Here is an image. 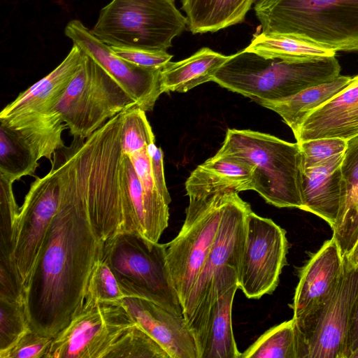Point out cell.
<instances>
[{
	"mask_svg": "<svg viewBox=\"0 0 358 358\" xmlns=\"http://www.w3.org/2000/svg\"><path fill=\"white\" fill-rule=\"evenodd\" d=\"M50 163L58 171L59 205L24 300L30 328L54 337L81 308L102 242L88 213L89 148L72 142L58 150Z\"/></svg>",
	"mask_w": 358,
	"mask_h": 358,
	"instance_id": "1",
	"label": "cell"
},
{
	"mask_svg": "<svg viewBox=\"0 0 358 358\" xmlns=\"http://www.w3.org/2000/svg\"><path fill=\"white\" fill-rule=\"evenodd\" d=\"M335 56L288 61L242 50L229 55L212 81L234 92L259 100H278L341 76Z\"/></svg>",
	"mask_w": 358,
	"mask_h": 358,
	"instance_id": "2",
	"label": "cell"
},
{
	"mask_svg": "<svg viewBox=\"0 0 358 358\" xmlns=\"http://www.w3.org/2000/svg\"><path fill=\"white\" fill-rule=\"evenodd\" d=\"M254 9L262 33L358 52V0H257Z\"/></svg>",
	"mask_w": 358,
	"mask_h": 358,
	"instance_id": "3",
	"label": "cell"
},
{
	"mask_svg": "<svg viewBox=\"0 0 358 358\" xmlns=\"http://www.w3.org/2000/svg\"><path fill=\"white\" fill-rule=\"evenodd\" d=\"M217 152L252 164L251 189L268 203L302 209L303 157L298 143L250 129H228Z\"/></svg>",
	"mask_w": 358,
	"mask_h": 358,
	"instance_id": "4",
	"label": "cell"
},
{
	"mask_svg": "<svg viewBox=\"0 0 358 358\" xmlns=\"http://www.w3.org/2000/svg\"><path fill=\"white\" fill-rule=\"evenodd\" d=\"M187 26L174 0H112L90 30L109 46L166 52Z\"/></svg>",
	"mask_w": 358,
	"mask_h": 358,
	"instance_id": "5",
	"label": "cell"
},
{
	"mask_svg": "<svg viewBox=\"0 0 358 358\" xmlns=\"http://www.w3.org/2000/svg\"><path fill=\"white\" fill-rule=\"evenodd\" d=\"M232 190L187 193L189 204L183 225L178 234L164 244L167 270L182 310L215 241Z\"/></svg>",
	"mask_w": 358,
	"mask_h": 358,
	"instance_id": "6",
	"label": "cell"
},
{
	"mask_svg": "<svg viewBox=\"0 0 358 358\" xmlns=\"http://www.w3.org/2000/svg\"><path fill=\"white\" fill-rule=\"evenodd\" d=\"M99 255L125 296L145 298L183 315L167 270L164 244L122 231L102 242Z\"/></svg>",
	"mask_w": 358,
	"mask_h": 358,
	"instance_id": "7",
	"label": "cell"
},
{
	"mask_svg": "<svg viewBox=\"0 0 358 358\" xmlns=\"http://www.w3.org/2000/svg\"><path fill=\"white\" fill-rule=\"evenodd\" d=\"M250 210V205L232 190L224 206L215 241L183 310V315L195 339L199 358L203 352L217 303V277L227 265L238 268L245 242V219Z\"/></svg>",
	"mask_w": 358,
	"mask_h": 358,
	"instance_id": "8",
	"label": "cell"
},
{
	"mask_svg": "<svg viewBox=\"0 0 358 358\" xmlns=\"http://www.w3.org/2000/svg\"><path fill=\"white\" fill-rule=\"evenodd\" d=\"M134 106L136 101L127 91L85 53L55 110L73 138L86 139L110 119Z\"/></svg>",
	"mask_w": 358,
	"mask_h": 358,
	"instance_id": "9",
	"label": "cell"
},
{
	"mask_svg": "<svg viewBox=\"0 0 358 358\" xmlns=\"http://www.w3.org/2000/svg\"><path fill=\"white\" fill-rule=\"evenodd\" d=\"M136 324L121 301L84 302L53 337L46 358H110Z\"/></svg>",
	"mask_w": 358,
	"mask_h": 358,
	"instance_id": "10",
	"label": "cell"
},
{
	"mask_svg": "<svg viewBox=\"0 0 358 358\" xmlns=\"http://www.w3.org/2000/svg\"><path fill=\"white\" fill-rule=\"evenodd\" d=\"M343 258L342 273L333 294L313 313L295 321L299 336V358H345L348 336L358 301V268Z\"/></svg>",
	"mask_w": 358,
	"mask_h": 358,
	"instance_id": "11",
	"label": "cell"
},
{
	"mask_svg": "<svg viewBox=\"0 0 358 358\" xmlns=\"http://www.w3.org/2000/svg\"><path fill=\"white\" fill-rule=\"evenodd\" d=\"M60 185L56 166L36 177L20 208L14 227L12 262L23 291L27 287L57 212Z\"/></svg>",
	"mask_w": 358,
	"mask_h": 358,
	"instance_id": "12",
	"label": "cell"
},
{
	"mask_svg": "<svg viewBox=\"0 0 358 358\" xmlns=\"http://www.w3.org/2000/svg\"><path fill=\"white\" fill-rule=\"evenodd\" d=\"M286 231L271 219L250 210L245 219V236L237 268V282L248 299L272 294L287 264Z\"/></svg>",
	"mask_w": 358,
	"mask_h": 358,
	"instance_id": "13",
	"label": "cell"
},
{
	"mask_svg": "<svg viewBox=\"0 0 358 358\" xmlns=\"http://www.w3.org/2000/svg\"><path fill=\"white\" fill-rule=\"evenodd\" d=\"M65 35L114 78L138 107L145 112L153 109L164 93L160 79L162 69L140 66L118 57L80 20L70 21L65 28Z\"/></svg>",
	"mask_w": 358,
	"mask_h": 358,
	"instance_id": "14",
	"label": "cell"
},
{
	"mask_svg": "<svg viewBox=\"0 0 358 358\" xmlns=\"http://www.w3.org/2000/svg\"><path fill=\"white\" fill-rule=\"evenodd\" d=\"M343 263L344 258L332 236L303 266L290 305L296 322L313 313L330 298L339 282Z\"/></svg>",
	"mask_w": 358,
	"mask_h": 358,
	"instance_id": "15",
	"label": "cell"
},
{
	"mask_svg": "<svg viewBox=\"0 0 358 358\" xmlns=\"http://www.w3.org/2000/svg\"><path fill=\"white\" fill-rule=\"evenodd\" d=\"M136 323L156 341L171 358H199L194 337L182 314L149 299L125 296L120 300Z\"/></svg>",
	"mask_w": 358,
	"mask_h": 358,
	"instance_id": "16",
	"label": "cell"
},
{
	"mask_svg": "<svg viewBox=\"0 0 358 358\" xmlns=\"http://www.w3.org/2000/svg\"><path fill=\"white\" fill-rule=\"evenodd\" d=\"M358 136V75L306 118L294 136L300 143L322 138L348 141Z\"/></svg>",
	"mask_w": 358,
	"mask_h": 358,
	"instance_id": "17",
	"label": "cell"
},
{
	"mask_svg": "<svg viewBox=\"0 0 358 358\" xmlns=\"http://www.w3.org/2000/svg\"><path fill=\"white\" fill-rule=\"evenodd\" d=\"M85 57L83 50L73 44L67 56L54 70L21 92L2 109L0 118L17 115H48L56 113L55 106L79 71Z\"/></svg>",
	"mask_w": 358,
	"mask_h": 358,
	"instance_id": "18",
	"label": "cell"
},
{
	"mask_svg": "<svg viewBox=\"0 0 358 358\" xmlns=\"http://www.w3.org/2000/svg\"><path fill=\"white\" fill-rule=\"evenodd\" d=\"M343 155H336L322 165L303 171L301 210L320 217L331 227L336 223L347 195L341 172Z\"/></svg>",
	"mask_w": 358,
	"mask_h": 358,
	"instance_id": "19",
	"label": "cell"
},
{
	"mask_svg": "<svg viewBox=\"0 0 358 358\" xmlns=\"http://www.w3.org/2000/svg\"><path fill=\"white\" fill-rule=\"evenodd\" d=\"M217 299L201 358H241L232 328V306L238 288L237 268L228 265L217 279Z\"/></svg>",
	"mask_w": 358,
	"mask_h": 358,
	"instance_id": "20",
	"label": "cell"
},
{
	"mask_svg": "<svg viewBox=\"0 0 358 358\" xmlns=\"http://www.w3.org/2000/svg\"><path fill=\"white\" fill-rule=\"evenodd\" d=\"M253 171L254 166L245 159L217 152L191 173L186 192L250 190Z\"/></svg>",
	"mask_w": 358,
	"mask_h": 358,
	"instance_id": "21",
	"label": "cell"
},
{
	"mask_svg": "<svg viewBox=\"0 0 358 358\" xmlns=\"http://www.w3.org/2000/svg\"><path fill=\"white\" fill-rule=\"evenodd\" d=\"M341 172L347 195L331 229L332 236L345 257L358 238V136L348 141Z\"/></svg>",
	"mask_w": 358,
	"mask_h": 358,
	"instance_id": "22",
	"label": "cell"
},
{
	"mask_svg": "<svg viewBox=\"0 0 358 358\" xmlns=\"http://www.w3.org/2000/svg\"><path fill=\"white\" fill-rule=\"evenodd\" d=\"M352 79V77L341 75L332 81L305 89L287 98L259 100L256 103L278 113L295 136L309 114L346 87Z\"/></svg>",
	"mask_w": 358,
	"mask_h": 358,
	"instance_id": "23",
	"label": "cell"
},
{
	"mask_svg": "<svg viewBox=\"0 0 358 358\" xmlns=\"http://www.w3.org/2000/svg\"><path fill=\"white\" fill-rule=\"evenodd\" d=\"M229 57L208 48H202L187 59L169 62L160 73L164 92H186L212 81L213 76Z\"/></svg>",
	"mask_w": 358,
	"mask_h": 358,
	"instance_id": "24",
	"label": "cell"
},
{
	"mask_svg": "<svg viewBox=\"0 0 358 358\" xmlns=\"http://www.w3.org/2000/svg\"><path fill=\"white\" fill-rule=\"evenodd\" d=\"M257 0H181L189 30L215 32L244 21Z\"/></svg>",
	"mask_w": 358,
	"mask_h": 358,
	"instance_id": "25",
	"label": "cell"
},
{
	"mask_svg": "<svg viewBox=\"0 0 358 358\" xmlns=\"http://www.w3.org/2000/svg\"><path fill=\"white\" fill-rule=\"evenodd\" d=\"M0 122L16 131L31 147L39 159L50 162L54 154L65 146L62 133L67 127L58 113L49 115H12Z\"/></svg>",
	"mask_w": 358,
	"mask_h": 358,
	"instance_id": "26",
	"label": "cell"
},
{
	"mask_svg": "<svg viewBox=\"0 0 358 358\" xmlns=\"http://www.w3.org/2000/svg\"><path fill=\"white\" fill-rule=\"evenodd\" d=\"M245 50L266 58L296 61L335 56L336 52L303 38L277 34H254Z\"/></svg>",
	"mask_w": 358,
	"mask_h": 358,
	"instance_id": "27",
	"label": "cell"
},
{
	"mask_svg": "<svg viewBox=\"0 0 358 358\" xmlns=\"http://www.w3.org/2000/svg\"><path fill=\"white\" fill-rule=\"evenodd\" d=\"M39 158L16 131L0 122V175L15 182L33 176Z\"/></svg>",
	"mask_w": 358,
	"mask_h": 358,
	"instance_id": "28",
	"label": "cell"
},
{
	"mask_svg": "<svg viewBox=\"0 0 358 358\" xmlns=\"http://www.w3.org/2000/svg\"><path fill=\"white\" fill-rule=\"evenodd\" d=\"M241 358H299V336L295 320L275 325L261 335Z\"/></svg>",
	"mask_w": 358,
	"mask_h": 358,
	"instance_id": "29",
	"label": "cell"
},
{
	"mask_svg": "<svg viewBox=\"0 0 358 358\" xmlns=\"http://www.w3.org/2000/svg\"><path fill=\"white\" fill-rule=\"evenodd\" d=\"M29 329L24 299L0 297V352L10 348Z\"/></svg>",
	"mask_w": 358,
	"mask_h": 358,
	"instance_id": "30",
	"label": "cell"
},
{
	"mask_svg": "<svg viewBox=\"0 0 358 358\" xmlns=\"http://www.w3.org/2000/svg\"><path fill=\"white\" fill-rule=\"evenodd\" d=\"M122 118L121 145L124 152L129 155L155 142L144 110L132 106L122 112Z\"/></svg>",
	"mask_w": 358,
	"mask_h": 358,
	"instance_id": "31",
	"label": "cell"
},
{
	"mask_svg": "<svg viewBox=\"0 0 358 358\" xmlns=\"http://www.w3.org/2000/svg\"><path fill=\"white\" fill-rule=\"evenodd\" d=\"M124 297L114 274L99 252L89 276L84 302L117 301Z\"/></svg>",
	"mask_w": 358,
	"mask_h": 358,
	"instance_id": "32",
	"label": "cell"
},
{
	"mask_svg": "<svg viewBox=\"0 0 358 358\" xmlns=\"http://www.w3.org/2000/svg\"><path fill=\"white\" fill-rule=\"evenodd\" d=\"M14 182L0 175V258L11 262L13 231L20 210L13 189Z\"/></svg>",
	"mask_w": 358,
	"mask_h": 358,
	"instance_id": "33",
	"label": "cell"
},
{
	"mask_svg": "<svg viewBox=\"0 0 358 358\" xmlns=\"http://www.w3.org/2000/svg\"><path fill=\"white\" fill-rule=\"evenodd\" d=\"M299 144L303 154V169H306L321 166L336 155L343 154L348 141L338 138H322Z\"/></svg>",
	"mask_w": 358,
	"mask_h": 358,
	"instance_id": "34",
	"label": "cell"
},
{
	"mask_svg": "<svg viewBox=\"0 0 358 358\" xmlns=\"http://www.w3.org/2000/svg\"><path fill=\"white\" fill-rule=\"evenodd\" d=\"M52 339L30 328L10 348L0 352V357L46 358Z\"/></svg>",
	"mask_w": 358,
	"mask_h": 358,
	"instance_id": "35",
	"label": "cell"
},
{
	"mask_svg": "<svg viewBox=\"0 0 358 358\" xmlns=\"http://www.w3.org/2000/svg\"><path fill=\"white\" fill-rule=\"evenodd\" d=\"M110 47L112 51L118 57L143 67L162 69L173 57V55L166 52H152L115 46Z\"/></svg>",
	"mask_w": 358,
	"mask_h": 358,
	"instance_id": "36",
	"label": "cell"
},
{
	"mask_svg": "<svg viewBox=\"0 0 358 358\" xmlns=\"http://www.w3.org/2000/svg\"><path fill=\"white\" fill-rule=\"evenodd\" d=\"M147 151L150 158L152 171L156 186L166 201L170 204L171 199L165 180L163 152L160 148L155 145V142L147 146Z\"/></svg>",
	"mask_w": 358,
	"mask_h": 358,
	"instance_id": "37",
	"label": "cell"
},
{
	"mask_svg": "<svg viewBox=\"0 0 358 358\" xmlns=\"http://www.w3.org/2000/svg\"><path fill=\"white\" fill-rule=\"evenodd\" d=\"M357 349H358V301L348 336L345 358H350Z\"/></svg>",
	"mask_w": 358,
	"mask_h": 358,
	"instance_id": "38",
	"label": "cell"
},
{
	"mask_svg": "<svg viewBox=\"0 0 358 358\" xmlns=\"http://www.w3.org/2000/svg\"><path fill=\"white\" fill-rule=\"evenodd\" d=\"M345 258L351 266L358 268V238Z\"/></svg>",
	"mask_w": 358,
	"mask_h": 358,
	"instance_id": "39",
	"label": "cell"
},
{
	"mask_svg": "<svg viewBox=\"0 0 358 358\" xmlns=\"http://www.w3.org/2000/svg\"><path fill=\"white\" fill-rule=\"evenodd\" d=\"M350 358H358V349H357L350 356Z\"/></svg>",
	"mask_w": 358,
	"mask_h": 358,
	"instance_id": "40",
	"label": "cell"
}]
</instances>
